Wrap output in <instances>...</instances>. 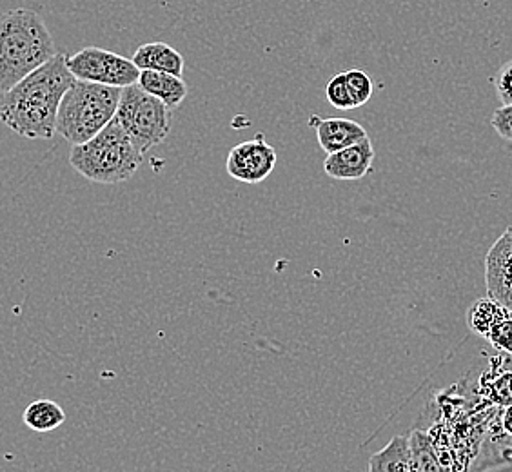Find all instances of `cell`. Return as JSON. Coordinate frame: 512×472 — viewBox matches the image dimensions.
I'll use <instances>...</instances> for the list:
<instances>
[{"label": "cell", "instance_id": "cell-19", "mask_svg": "<svg viewBox=\"0 0 512 472\" xmlns=\"http://www.w3.org/2000/svg\"><path fill=\"white\" fill-rule=\"evenodd\" d=\"M325 97L329 100V104L336 109H342V111H349V109H355L353 106V100L349 95V89L345 84L344 73H338L333 79L327 82L325 86Z\"/></svg>", "mask_w": 512, "mask_h": 472}, {"label": "cell", "instance_id": "cell-23", "mask_svg": "<svg viewBox=\"0 0 512 472\" xmlns=\"http://www.w3.org/2000/svg\"><path fill=\"white\" fill-rule=\"evenodd\" d=\"M502 427L505 433L512 438V405H507L502 414Z\"/></svg>", "mask_w": 512, "mask_h": 472}, {"label": "cell", "instance_id": "cell-10", "mask_svg": "<svg viewBox=\"0 0 512 472\" xmlns=\"http://www.w3.org/2000/svg\"><path fill=\"white\" fill-rule=\"evenodd\" d=\"M309 126L315 128L318 144L327 155L349 148L369 137L362 124L349 118H320L313 115Z\"/></svg>", "mask_w": 512, "mask_h": 472}, {"label": "cell", "instance_id": "cell-9", "mask_svg": "<svg viewBox=\"0 0 512 472\" xmlns=\"http://www.w3.org/2000/svg\"><path fill=\"white\" fill-rule=\"evenodd\" d=\"M373 160L375 148L371 138L367 137L358 144L327 155L324 162L325 175L335 180H360L373 169Z\"/></svg>", "mask_w": 512, "mask_h": 472}, {"label": "cell", "instance_id": "cell-5", "mask_svg": "<svg viewBox=\"0 0 512 472\" xmlns=\"http://www.w3.org/2000/svg\"><path fill=\"white\" fill-rule=\"evenodd\" d=\"M115 120L142 155L160 146L171 133V109L138 84L122 88Z\"/></svg>", "mask_w": 512, "mask_h": 472}, {"label": "cell", "instance_id": "cell-13", "mask_svg": "<svg viewBox=\"0 0 512 472\" xmlns=\"http://www.w3.org/2000/svg\"><path fill=\"white\" fill-rule=\"evenodd\" d=\"M367 472H411L409 436H394L382 451L369 458Z\"/></svg>", "mask_w": 512, "mask_h": 472}, {"label": "cell", "instance_id": "cell-12", "mask_svg": "<svg viewBox=\"0 0 512 472\" xmlns=\"http://www.w3.org/2000/svg\"><path fill=\"white\" fill-rule=\"evenodd\" d=\"M131 60L140 71H162L177 77L184 73V57L166 42H149L140 46Z\"/></svg>", "mask_w": 512, "mask_h": 472}, {"label": "cell", "instance_id": "cell-4", "mask_svg": "<svg viewBox=\"0 0 512 472\" xmlns=\"http://www.w3.org/2000/svg\"><path fill=\"white\" fill-rule=\"evenodd\" d=\"M122 88L75 80L60 102L57 133L71 146H80L115 118Z\"/></svg>", "mask_w": 512, "mask_h": 472}, {"label": "cell", "instance_id": "cell-16", "mask_svg": "<svg viewBox=\"0 0 512 472\" xmlns=\"http://www.w3.org/2000/svg\"><path fill=\"white\" fill-rule=\"evenodd\" d=\"M22 420L35 433H51L66 422V413L53 400H35L26 407Z\"/></svg>", "mask_w": 512, "mask_h": 472}, {"label": "cell", "instance_id": "cell-21", "mask_svg": "<svg viewBox=\"0 0 512 472\" xmlns=\"http://www.w3.org/2000/svg\"><path fill=\"white\" fill-rule=\"evenodd\" d=\"M494 88L498 99L502 100L503 106L512 104V60L505 62L502 68L496 71L493 79Z\"/></svg>", "mask_w": 512, "mask_h": 472}, {"label": "cell", "instance_id": "cell-17", "mask_svg": "<svg viewBox=\"0 0 512 472\" xmlns=\"http://www.w3.org/2000/svg\"><path fill=\"white\" fill-rule=\"evenodd\" d=\"M493 362L494 365H491V371H489L493 376L483 374L482 393L489 396L493 405L507 407L512 405V371L503 369L502 365L496 364V360Z\"/></svg>", "mask_w": 512, "mask_h": 472}, {"label": "cell", "instance_id": "cell-8", "mask_svg": "<svg viewBox=\"0 0 512 472\" xmlns=\"http://www.w3.org/2000/svg\"><path fill=\"white\" fill-rule=\"evenodd\" d=\"M489 296L512 311V226L505 229L485 258Z\"/></svg>", "mask_w": 512, "mask_h": 472}, {"label": "cell", "instance_id": "cell-6", "mask_svg": "<svg viewBox=\"0 0 512 472\" xmlns=\"http://www.w3.org/2000/svg\"><path fill=\"white\" fill-rule=\"evenodd\" d=\"M66 62L75 79L113 88L133 86L140 77V69L135 66L133 60L95 46L69 55Z\"/></svg>", "mask_w": 512, "mask_h": 472}, {"label": "cell", "instance_id": "cell-14", "mask_svg": "<svg viewBox=\"0 0 512 472\" xmlns=\"http://www.w3.org/2000/svg\"><path fill=\"white\" fill-rule=\"evenodd\" d=\"M511 309L494 300L493 296L478 298L467 311V325L473 331L474 335L487 338L494 325L498 324L503 318L511 316Z\"/></svg>", "mask_w": 512, "mask_h": 472}, {"label": "cell", "instance_id": "cell-18", "mask_svg": "<svg viewBox=\"0 0 512 472\" xmlns=\"http://www.w3.org/2000/svg\"><path fill=\"white\" fill-rule=\"evenodd\" d=\"M344 75L353 106L355 109L362 108L373 97V91H375L373 79L369 77V73H365L364 69H349Z\"/></svg>", "mask_w": 512, "mask_h": 472}, {"label": "cell", "instance_id": "cell-7", "mask_svg": "<svg viewBox=\"0 0 512 472\" xmlns=\"http://www.w3.org/2000/svg\"><path fill=\"white\" fill-rule=\"evenodd\" d=\"M276 168V151L260 133L240 142L227 155V175L242 184H260Z\"/></svg>", "mask_w": 512, "mask_h": 472}, {"label": "cell", "instance_id": "cell-3", "mask_svg": "<svg viewBox=\"0 0 512 472\" xmlns=\"http://www.w3.org/2000/svg\"><path fill=\"white\" fill-rule=\"evenodd\" d=\"M144 155L135 148L128 133L113 118L97 137L73 146L69 153L71 168L95 184H122L135 177Z\"/></svg>", "mask_w": 512, "mask_h": 472}, {"label": "cell", "instance_id": "cell-2", "mask_svg": "<svg viewBox=\"0 0 512 472\" xmlns=\"http://www.w3.org/2000/svg\"><path fill=\"white\" fill-rule=\"evenodd\" d=\"M57 55L55 40L37 11L17 8L0 13V93Z\"/></svg>", "mask_w": 512, "mask_h": 472}, {"label": "cell", "instance_id": "cell-1", "mask_svg": "<svg viewBox=\"0 0 512 472\" xmlns=\"http://www.w3.org/2000/svg\"><path fill=\"white\" fill-rule=\"evenodd\" d=\"M68 55L57 53L0 97V122L20 137L48 140L57 133V115L66 91L75 84Z\"/></svg>", "mask_w": 512, "mask_h": 472}, {"label": "cell", "instance_id": "cell-20", "mask_svg": "<svg viewBox=\"0 0 512 472\" xmlns=\"http://www.w3.org/2000/svg\"><path fill=\"white\" fill-rule=\"evenodd\" d=\"M485 340L493 345L494 349L505 354H512V315L494 325Z\"/></svg>", "mask_w": 512, "mask_h": 472}, {"label": "cell", "instance_id": "cell-15", "mask_svg": "<svg viewBox=\"0 0 512 472\" xmlns=\"http://www.w3.org/2000/svg\"><path fill=\"white\" fill-rule=\"evenodd\" d=\"M409 453L411 472H447L431 434L414 429L409 434Z\"/></svg>", "mask_w": 512, "mask_h": 472}, {"label": "cell", "instance_id": "cell-22", "mask_svg": "<svg viewBox=\"0 0 512 472\" xmlns=\"http://www.w3.org/2000/svg\"><path fill=\"white\" fill-rule=\"evenodd\" d=\"M494 131L507 142H512V104L496 109L491 118Z\"/></svg>", "mask_w": 512, "mask_h": 472}, {"label": "cell", "instance_id": "cell-11", "mask_svg": "<svg viewBox=\"0 0 512 472\" xmlns=\"http://www.w3.org/2000/svg\"><path fill=\"white\" fill-rule=\"evenodd\" d=\"M138 86L144 89L149 95L162 100L169 109H175L188 97V84L182 77L162 73V71H140Z\"/></svg>", "mask_w": 512, "mask_h": 472}]
</instances>
